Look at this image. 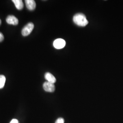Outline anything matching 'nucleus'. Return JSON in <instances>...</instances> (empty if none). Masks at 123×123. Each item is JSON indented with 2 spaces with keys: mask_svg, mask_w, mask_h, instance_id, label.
<instances>
[{
  "mask_svg": "<svg viewBox=\"0 0 123 123\" xmlns=\"http://www.w3.org/2000/svg\"><path fill=\"white\" fill-rule=\"evenodd\" d=\"M6 22L8 24L13 25H17L19 22L18 18L12 15H10L7 17L6 18Z\"/></svg>",
  "mask_w": 123,
  "mask_h": 123,
  "instance_id": "5",
  "label": "nucleus"
},
{
  "mask_svg": "<svg viewBox=\"0 0 123 123\" xmlns=\"http://www.w3.org/2000/svg\"><path fill=\"white\" fill-rule=\"evenodd\" d=\"M10 123H19V122L17 119H13Z\"/></svg>",
  "mask_w": 123,
  "mask_h": 123,
  "instance_id": "12",
  "label": "nucleus"
},
{
  "mask_svg": "<svg viewBox=\"0 0 123 123\" xmlns=\"http://www.w3.org/2000/svg\"><path fill=\"white\" fill-rule=\"evenodd\" d=\"M6 82V77L3 75H0V89L4 87Z\"/></svg>",
  "mask_w": 123,
  "mask_h": 123,
  "instance_id": "9",
  "label": "nucleus"
},
{
  "mask_svg": "<svg viewBox=\"0 0 123 123\" xmlns=\"http://www.w3.org/2000/svg\"><path fill=\"white\" fill-rule=\"evenodd\" d=\"M64 123V120L63 118H60L57 119V120L56 121L55 123Z\"/></svg>",
  "mask_w": 123,
  "mask_h": 123,
  "instance_id": "10",
  "label": "nucleus"
},
{
  "mask_svg": "<svg viewBox=\"0 0 123 123\" xmlns=\"http://www.w3.org/2000/svg\"><path fill=\"white\" fill-rule=\"evenodd\" d=\"M34 27L33 23L30 22L27 24L25 26L22 28V36L26 37L29 35L33 30Z\"/></svg>",
  "mask_w": 123,
  "mask_h": 123,
  "instance_id": "2",
  "label": "nucleus"
},
{
  "mask_svg": "<svg viewBox=\"0 0 123 123\" xmlns=\"http://www.w3.org/2000/svg\"><path fill=\"white\" fill-rule=\"evenodd\" d=\"M66 45L65 40L61 38H58L55 40L53 42V46L55 49H57L63 48Z\"/></svg>",
  "mask_w": 123,
  "mask_h": 123,
  "instance_id": "3",
  "label": "nucleus"
},
{
  "mask_svg": "<svg viewBox=\"0 0 123 123\" xmlns=\"http://www.w3.org/2000/svg\"><path fill=\"white\" fill-rule=\"evenodd\" d=\"M4 38V36L3 35V34L0 32V42L3 41Z\"/></svg>",
  "mask_w": 123,
  "mask_h": 123,
  "instance_id": "11",
  "label": "nucleus"
},
{
  "mask_svg": "<svg viewBox=\"0 0 123 123\" xmlns=\"http://www.w3.org/2000/svg\"><path fill=\"white\" fill-rule=\"evenodd\" d=\"M43 88L44 90L48 92H53L55 90L54 84L49 82H46L44 83L43 84Z\"/></svg>",
  "mask_w": 123,
  "mask_h": 123,
  "instance_id": "4",
  "label": "nucleus"
},
{
  "mask_svg": "<svg viewBox=\"0 0 123 123\" xmlns=\"http://www.w3.org/2000/svg\"><path fill=\"white\" fill-rule=\"evenodd\" d=\"M25 3L27 8L30 11H33L35 9L36 4L34 0H26Z\"/></svg>",
  "mask_w": 123,
  "mask_h": 123,
  "instance_id": "6",
  "label": "nucleus"
},
{
  "mask_svg": "<svg viewBox=\"0 0 123 123\" xmlns=\"http://www.w3.org/2000/svg\"><path fill=\"white\" fill-rule=\"evenodd\" d=\"M45 78L47 80V82L54 84L56 82L55 77L51 73L47 72L45 74Z\"/></svg>",
  "mask_w": 123,
  "mask_h": 123,
  "instance_id": "7",
  "label": "nucleus"
},
{
  "mask_svg": "<svg viewBox=\"0 0 123 123\" xmlns=\"http://www.w3.org/2000/svg\"><path fill=\"white\" fill-rule=\"evenodd\" d=\"M73 21L77 25L80 26H86L88 23L86 16L81 13L75 14L73 18Z\"/></svg>",
  "mask_w": 123,
  "mask_h": 123,
  "instance_id": "1",
  "label": "nucleus"
},
{
  "mask_svg": "<svg viewBox=\"0 0 123 123\" xmlns=\"http://www.w3.org/2000/svg\"><path fill=\"white\" fill-rule=\"evenodd\" d=\"M1 20L0 19V24H1Z\"/></svg>",
  "mask_w": 123,
  "mask_h": 123,
  "instance_id": "13",
  "label": "nucleus"
},
{
  "mask_svg": "<svg viewBox=\"0 0 123 123\" xmlns=\"http://www.w3.org/2000/svg\"><path fill=\"white\" fill-rule=\"evenodd\" d=\"M12 2L15 5L17 9L21 10H22L24 7V4L22 2V0H12Z\"/></svg>",
  "mask_w": 123,
  "mask_h": 123,
  "instance_id": "8",
  "label": "nucleus"
}]
</instances>
